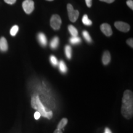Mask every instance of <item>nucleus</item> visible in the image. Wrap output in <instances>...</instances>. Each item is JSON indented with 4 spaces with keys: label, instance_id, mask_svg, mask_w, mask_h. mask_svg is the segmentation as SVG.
Instances as JSON below:
<instances>
[{
    "label": "nucleus",
    "instance_id": "f257e3e1",
    "mask_svg": "<svg viewBox=\"0 0 133 133\" xmlns=\"http://www.w3.org/2000/svg\"><path fill=\"white\" fill-rule=\"evenodd\" d=\"M121 113L126 119H131L133 116V93L127 89L124 91L122 98Z\"/></svg>",
    "mask_w": 133,
    "mask_h": 133
},
{
    "label": "nucleus",
    "instance_id": "f03ea898",
    "mask_svg": "<svg viewBox=\"0 0 133 133\" xmlns=\"http://www.w3.org/2000/svg\"><path fill=\"white\" fill-rule=\"evenodd\" d=\"M31 106L33 109L36 110V112H38L40 114L41 116L46 118L48 119H51L53 116V113L52 111L47 112L46 110L45 107L43 106L42 103L40 101L39 96L38 95H33L31 99Z\"/></svg>",
    "mask_w": 133,
    "mask_h": 133
},
{
    "label": "nucleus",
    "instance_id": "7ed1b4c3",
    "mask_svg": "<svg viewBox=\"0 0 133 133\" xmlns=\"http://www.w3.org/2000/svg\"><path fill=\"white\" fill-rule=\"evenodd\" d=\"M67 11L68 14H69V17L70 21L72 22H75L76 21L79 17V12L77 10H75L74 7L71 4H67Z\"/></svg>",
    "mask_w": 133,
    "mask_h": 133
},
{
    "label": "nucleus",
    "instance_id": "20e7f679",
    "mask_svg": "<svg viewBox=\"0 0 133 133\" xmlns=\"http://www.w3.org/2000/svg\"><path fill=\"white\" fill-rule=\"evenodd\" d=\"M50 24L51 26L54 30H59L61 27V24H62V20L59 15L54 14L51 17V21H50Z\"/></svg>",
    "mask_w": 133,
    "mask_h": 133
},
{
    "label": "nucleus",
    "instance_id": "39448f33",
    "mask_svg": "<svg viewBox=\"0 0 133 133\" xmlns=\"http://www.w3.org/2000/svg\"><path fill=\"white\" fill-rule=\"evenodd\" d=\"M22 8L26 14H31L34 10V2L32 0H25L22 3Z\"/></svg>",
    "mask_w": 133,
    "mask_h": 133
},
{
    "label": "nucleus",
    "instance_id": "423d86ee",
    "mask_svg": "<svg viewBox=\"0 0 133 133\" xmlns=\"http://www.w3.org/2000/svg\"><path fill=\"white\" fill-rule=\"evenodd\" d=\"M115 26L118 30L123 32H128L130 29V26L129 25L123 22H116L115 23Z\"/></svg>",
    "mask_w": 133,
    "mask_h": 133
},
{
    "label": "nucleus",
    "instance_id": "0eeeda50",
    "mask_svg": "<svg viewBox=\"0 0 133 133\" xmlns=\"http://www.w3.org/2000/svg\"><path fill=\"white\" fill-rule=\"evenodd\" d=\"M101 30L105 35L110 36L112 35V28L109 24H106V23L102 24L101 26Z\"/></svg>",
    "mask_w": 133,
    "mask_h": 133
},
{
    "label": "nucleus",
    "instance_id": "6e6552de",
    "mask_svg": "<svg viewBox=\"0 0 133 133\" xmlns=\"http://www.w3.org/2000/svg\"><path fill=\"white\" fill-rule=\"evenodd\" d=\"M37 39L38 42L40 43V44L42 46H46L47 45L48 43V40L47 38L45 35L43 33H39L37 35Z\"/></svg>",
    "mask_w": 133,
    "mask_h": 133
},
{
    "label": "nucleus",
    "instance_id": "1a4fd4ad",
    "mask_svg": "<svg viewBox=\"0 0 133 133\" xmlns=\"http://www.w3.org/2000/svg\"><path fill=\"white\" fill-rule=\"evenodd\" d=\"M111 56L109 51H106L104 52L102 56V63L104 65H107L110 62Z\"/></svg>",
    "mask_w": 133,
    "mask_h": 133
},
{
    "label": "nucleus",
    "instance_id": "9d476101",
    "mask_svg": "<svg viewBox=\"0 0 133 133\" xmlns=\"http://www.w3.org/2000/svg\"><path fill=\"white\" fill-rule=\"evenodd\" d=\"M8 49V42L6 39L4 37L0 38V50L3 52H5Z\"/></svg>",
    "mask_w": 133,
    "mask_h": 133
},
{
    "label": "nucleus",
    "instance_id": "9b49d317",
    "mask_svg": "<svg viewBox=\"0 0 133 133\" xmlns=\"http://www.w3.org/2000/svg\"><path fill=\"white\" fill-rule=\"evenodd\" d=\"M59 44V39L57 36H55L52 39L51 43H50V46L53 49H56L58 47Z\"/></svg>",
    "mask_w": 133,
    "mask_h": 133
},
{
    "label": "nucleus",
    "instance_id": "f8f14e48",
    "mask_svg": "<svg viewBox=\"0 0 133 133\" xmlns=\"http://www.w3.org/2000/svg\"><path fill=\"white\" fill-rule=\"evenodd\" d=\"M67 123H68L67 118H62L61 121H60L59 124H58L57 129H61V130L63 129V130H64V127L66 125Z\"/></svg>",
    "mask_w": 133,
    "mask_h": 133
},
{
    "label": "nucleus",
    "instance_id": "ddd939ff",
    "mask_svg": "<svg viewBox=\"0 0 133 133\" xmlns=\"http://www.w3.org/2000/svg\"><path fill=\"white\" fill-rule=\"evenodd\" d=\"M68 29H69V31L70 33L71 36H78V30L74 26L70 25H69V27H68Z\"/></svg>",
    "mask_w": 133,
    "mask_h": 133
},
{
    "label": "nucleus",
    "instance_id": "4468645a",
    "mask_svg": "<svg viewBox=\"0 0 133 133\" xmlns=\"http://www.w3.org/2000/svg\"><path fill=\"white\" fill-rule=\"evenodd\" d=\"M82 22H83V24L85 25H87V26H90L92 24V21H91V20L88 18V17L86 14H84V16H83V19H82Z\"/></svg>",
    "mask_w": 133,
    "mask_h": 133
},
{
    "label": "nucleus",
    "instance_id": "2eb2a0df",
    "mask_svg": "<svg viewBox=\"0 0 133 133\" xmlns=\"http://www.w3.org/2000/svg\"><path fill=\"white\" fill-rule=\"evenodd\" d=\"M81 39L80 38H79L78 36H71L70 39V42L71 44H78L81 43Z\"/></svg>",
    "mask_w": 133,
    "mask_h": 133
},
{
    "label": "nucleus",
    "instance_id": "dca6fc26",
    "mask_svg": "<svg viewBox=\"0 0 133 133\" xmlns=\"http://www.w3.org/2000/svg\"><path fill=\"white\" fill-rule=\"evenodd\" d=\"M65 52L66 57L69 59H70L71 57V53H72L70 46L66 45L65 46Z\"/></svg>",
    "mask_w": 133,
    "mask_h": 133
},
{
    "label": "nucleus",
    "instance_id": "f3484780",
    "mask_svg": "<svg viewBox=\"0 0 133 133\" xmlns=\"http://www.w3.org/2000/svg\"><path fill=\"white\" fill-rule=\"evenodd\" d=\"M59 69L60 70L63 74H65V73L67 71V67H66L64 61H61L59 63Z\"/></svg>",
    "mask_w": 133,
    "mask_h": 133
},
{
    "label": "nucleus",
    "instance_id": "a211bd4d",
    "mask_svg": "<svg viewBox=\"0 0 133 133\" xmlns=\"http://www.w3.org/2000/svg\"><path fill=\"white\" fill-rule=\"evenodd\" d=\"M83 36L88 43H90L92 42V39H91V37L90 36V35H89V33H88L87 31L84 30L83 31Z\"/></svg>",
    "mask_w": 133,
    "mask_h": 133
},
{
    "label": "nucleus",
    "instance_id": "6ab92c4d",
    "mask_svg": "<svg viewBox=\"0 0 133 133\" xmlns=\"http://www.w3.org/2000/svg\"><path fill=\"white\" fill-rule=\"evenodd\" d=\"M19 31V26L17 25H14L13 26L12 28H11V31H10V33L12 36H16V35L17 34V33Z\"/></svg>",
    "mask_w": 133,
    "mask_h": 133
},
{
    "label": "nucleus",
    "instance_id": "aec40b11",
    "mask_svg": "<svg viewBox=\"0 0 133 133\" xmlns=\"http://www.w3.org/2000/svg\"><path fill=\"white\" fill-rule=\"evenodd\" d=\"M50 61H51V64H52L54 66L57 65V64H58L57 59L54 56H51V57H50Z\"/></svg>",
    "mask_w": 133,
    "mask_h": 133
},
{
    "label": "nucleus",
    "instance_id": "412c9836",
    "mask_svg": "<svg viewBox=\"0 0 133 133\" xmlns=\"http://www.w3.org/2000/svg\"><path fill=\"white\" fill-rule=\"evenodd\" d=\"M128 6H129V8H131V9H133V1L132 0H128L127 2H126Z\"/></svg>",
    "mask_w": 133,
    "mask_h": 133
},
{
    "label": "nucleus",
    "instance_id": "4be33fe9",
    "mask_svg": "<svg viewBox=\"0 0 133 133\" xmlns=\"http://www.w3.org/2000/svg\"><path fill=\"white\" fill-rule=\"evenodd\" d=\"M126 43H127V44H128V45L130 46L131 48H133V39L132 38H129L126 41Z\"/></svg>",
    "mask_w": 133,
    "mask_h": 133
},
{
    "label": "nucleus",
    "instance_id": "5701e85b",
    "mask_svg": "<svg viewBox=\"0 0 133 133\" xmlns=\"http://www.w3.org/2000/svg\"><path fill=\"white\" fill-rule=\"evenodd\" d=\"M86 4L88 8H91L92 6V0H85Z\"/></svg>",
    "mask_w": 133,
    "mask_h": 133
},
{
    "label": "nucleus",
    "instance_id": "b1692460",
    "mask_svg": "<svg viewBox=\"0 0 133 133\" xmlns=\"http://www.w3.org/2000/svg\"><path fill=\"white\" fill-rule=\"evenodd\" d=\"M4 1L9 4H13L16 3V0H4Z\"/></svg>",
    "mask_w": 133,
    "mask_h": 133
},
{
    "label": "nucleus",
    "instance_id": "393cba45",
    "mask_svg": "<svg viewBox=\"0 0 133 133\" xmlns=\"http://www.w3.org/2000/svg\"><path fill=\"white\" fill-rule=\"evenodd\" d=\"M40 116H41V115L38 112H36L35 113L34 117H35V118L36 119H39V118H40Z\"/></svg>",
    "mask_w": 133,
    "mask_h": 133
},
{
    "label": "nucleus",
    "instance_id": "a878e982",
    "mask_svg": "<svg viewBox=\"0 0 133 133\" xmlns=\"http://www.w3.org/2000/svg\"><path fill=\"white\" fill-rule=\"evenodd\" d=\"M101 1H103V2H105L107 3H112L114 2L115 0H100Z\"/></svg>",
    "mask_w": 133,
    "mask_h": 133
},
{
    "label": "nucleus",
    "instance_id": "bb28decb",
    "mask_svg": "<svg viewBox=\"0 0 133 133\" xmlns=\"http://www.w3.org/2000/svg\"><path fill=\"white\" fill-rule=\"evenodd\" d=\"M54 133H62V130H61V129H56V130L54 131Z\"/></svg>",
    "mask_w": 133,
    "mask_h": 133
},
{
    "label": "nucleus",
    "instance_id": "cd10ccee",
    "mask_svg": "<svg viewBox=\"0 0 133 133\" xmlns=\"http://www.w3.org/2000/svg\"><path fill=\"white\" fill-rule=\"evenodd\" d=\"M105 133H112V132L108 128H106L105 129Z\"/></svg>",
    "mask_w": 133,
    "mask_h": 133
},
{
    "label": "nucleus",
    "instance_id": "c85d7f7f",
    "mask_svg": "<svg viewBox=\"0 0 133 133\" xmlns=\"http://www.w3.org/2000/svg\"><path fill=\"white\" fill-rule=\"evenodd\" d=\"M46 1H52L53 0H46Z\"/></svg>",
    "mask_w": 133,
    "mask_h": 133
}]
</instances>
